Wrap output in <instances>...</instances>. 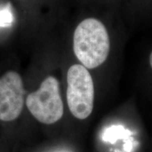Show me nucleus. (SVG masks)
I'll return each instance as SVG.
<instances>
[{
	"instance_id": "f257e3e1",
	"label": "nucleus",
	"mask_w": 152,
	"mask_h": 152,
	"mask_svg": "<svg viewBox=\"0 0 152 152\" xmlns=\"http://www.w3.org/2000/svg\"><path fill=\"white\" fill-rule=\"evenodd\" d=\"M73 51L87 69L102 65L110 52L109 36L105 26L94 18L80 23L74 33Z\"/></svg>"
},
{
	"instance_id": "f03ea898",
	"label": "nucleus",
	"mask_w": 152,
	"mask_h": 152,
	"mask_svg": "<svg viewBox=\"0 0 152 152\" xmlns=\"http://www.w3.org/2000/svg\"><path fill=\"white\" fill-rule=\"evenodd\" d=\"M66 98L70 111L76 118L90 116L94 106V87L90 73L80 64L71 66L67 73Z\"/></svg>"
},
{
	"instance_id": "7ed1b4c3",
	"label": "nucleus",
	"mask_w": 152,
	"mask_h": 152,
	"mask_svg": "<svg viewBox=\"0 0 152 152\" xmlns=\"http://www.w3.org/2000/svg\"><path fill=\"white\" fill-rule=\"evenodd\" d=\"M26 106L39 122L53 124L64 115V104L60 94L59 83L56 77L49 76L37 91L28 95Z\"/></svg>"
},
{
	"instance_id": "20e7f679",
	"label": "nucleus",
	"mask_w": 152,
	"mask_h": 152,
	"mask_svg": "<svg viewBox=\"0 0 152 152\" xmlns=\"http://www.w3.org/2000/svg\"><path fill=\"white\" fill-rule=\"evenodd\" d=\"M25 90L21 77L10 71L0 77V121L9 122L21 113Z\"/></svg>"
},
{
	"instance_id": "39448f33",
	"label": "nucleus",
	"mask_w": 152,
	"mask_h": 152,
	"mask_svg": "<svg viewBox=\"0 0 152 152\" xmlns=\"http://www.w3.org/2000/svg\"><path fill=\"white\" fill-rule=\"evenodd\" d=\"M132 134L128 129H125L123 125H112L106 128L102 134V140L104 142L114 144L119 139H125L130 137Z\"/></svg>"
},
{
	"instance_id": "423d86ee",
	"label": "nucleus",
	"mask_w": 152,
	"mask_h": 152,
	"mask_svg": "<svg viewBox=\"0 0 152 152\" xmlns=\"http://www.w3.org/2000/svg\"><path fill=\"white\" fill-rule=\"evenodd\" d=\"M125 144L123 145V149H124L125 151L126 152H131L133 148V142H134V139L132 137L125 139Z\"/></svg>"
},
{
	"instance_id": "0eeeda50",
	"label": "nucleus",
	"mask_w": 152,
	"mask_h": 152,
	"mask_svg": "<svg viewBox=\"0 0 152 152\" xmlns=\"http://www.w3.org/2000/svg\"><path fill=\"white\" fill-rule=\"evenodd\" d=\"M150 65H151V66H152V55H151V54H150Z\"/></svg>"
},
{
	"instance_id": "6e6552de",
	"label": "nucleus",
	"mask_w": 152,
	"mask_h": 152,
	"mask_svg": "<svg viewBox=\"0 0 152 152\" xmlns=\"http://www.w3.org/2000/svg\"><path fill=\"white\" fill-rule=\"evenodd\" d=\"M115 152H119V151H115Z\"/></svg>"
}]
</instances>
